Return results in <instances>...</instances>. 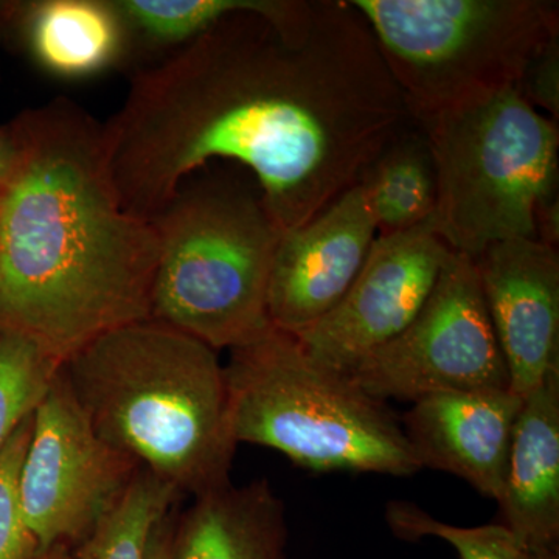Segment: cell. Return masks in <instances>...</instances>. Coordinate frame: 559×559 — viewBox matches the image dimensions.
I'll use <instances>...</instances> for the list:
<instances>
[{
	"mask_svg": "<svg viewBox=\"0 0 559 559\" xmlns=\"http://www.w3.org/2000/svg\"><path fill=\"white\" fill-rule=\"evenodd\" d=\"M139 469L95 432L60 367L33 414L20 474L22 513L40 550L79 546Z\"/></svg>",
	"mask_w": 559,
	"mask_h": 559,
	"instance_id": "cell-9",
	"label": "cell"
},
{
	"mask_svg": "<svg viewBox=\"0 0 559 559\" xmlns=\"http://www.w3.org/2000/svg\"><path fill=\"white\" fill-rule=\"evenodd\" d=\"M285 506L266 479L226 485L176 514L171 559H286Z\"/></svg>",
	"mask_w": 559,
	"mask_h": 559,
	"instance_id": "cell-15",
	"label": "cell"
},
{
	"mask_svg": "<svg viewBox=\"0 0 559 559\" xmlns=\"http://www.w3.org/2000/svg\"><path fill=\"white\" fill-rule=\"evenodd\" d=\"M518 92L533 106L543 108L549 119L557 121L559 117V36L550 40L538 57L535 58L520 84Z\"/></svg>",
	"mask_w": 559,
	"mask_h": 559,
	"instance_id": "cell-23",
	"label": "cell"
},
{
	"mask_svg": "<svg viewBox=\"0 0 559 559\" xmlns=\"http://www.w3.org/2000/svg\"><path fill=\"white\" fill-rule=\"evenodd\" d=\"M180 496L146 469H139L119 502L79 546L76 559H148L151 540Z\"/></svg>",
	"mask_w": 559,
	"mask_h": 559,
	"instance_id": "cell-18",
	"label": "cell"
},
{
	"mask_svg": "<svg viewBox=\"0 0 559 559\" xmlns=\"http://www.w3.org/2000/svg\"><path fill=\"white\" fill-rule=\"evenodd\" d=\"M498 503L528 559H559V370L522 401Z\"/></svg>",
	"mask_w": 559,
	"mask_h": 559,
	"instance_id": "cell-14",
	"label": "cell"
},
{
	"mask_svg": "<svg viewBox=\"0 0 559 559\" xmlns=\"http://www.w3.org/2000/svg\"><path fill=\"white\" fill-rule=\"evenodd\" d=\"M175 510L160 522L151 540L148 559H171L173 528H175Z\"/></svg>",
	"mask_w": 559,
	"mask_h": 559,
	"instance_id": "cell-24",
	"label": "cell"
},
{
	"mask_svg": "<svg viewBox=\"0 0 559 559\" xmlns=\"http://www.w3.org/2000/svg\"><path fill=\"white\" fill-rule=\"evenodd\" d=\"M393 535L401 539L437 538L447 540L460 559H528L527 551L502 524L459 527L430 516L418 506L393 500L385 510Z\"/></svg>",
	"mask_w": 559,
	"mask_h": 559,
	"instance_id": "cell-21",
	"label": "cell"
},
{
	"mask_svg": "<svg viewBox=\"0 0 559 559\" xmlns=\"http://www.w3.org/2000/svg\"><path fill=\"white\" fill-rule=\"evenodd\" d=\"M451 253L429 221L380 235L340 305L296 336L301 347L320 366L349 377L414 322Z\"/></svg>",
	"mask_w": 559,
	"mask_h": 559,
	"instance_id": "cell-10",
	"label": "cell"
},
{
	"mask_svg": "<svg viewBox=\"0 0 559 559\" xmlns=\"http://www.w3.org/2000/svg\"><path fill=\"white\" fill-rule=\"evenodd\" d=\"M237 444L270 448L312 473L407 477L421 469L389 403L325 369L271 326L224 366Z\"/></svg>",
	"mask_w": 559,
	"mask_h": 559,
	"instance_id": "cell-5",
	"label": "cell"
},
{
	"mask_svg": "<svg viewBox=\"0 0 559 559\" xmlns=\"http://www.w3.org/2000/svg\"><path fill=\"white\" fill-rule=\"evenodd\" d=\"M35 414V412H33ZM33 415L0 452V559H39V543L22 513L20 474L31 440Z\"/></svg>",
	"mask_w": 559,
	"mask_h": 559,
	"instance_id": "cell-22",
	"label": "cell"
},
{
	"mask_svg": "<svg viewBox=\"0 0 559 559\" xmlns=\"http://www.w3.org/2000/svg\"><path fill=\"white\" fill-rule=\"evenodd\" d=\"M150 223L159 241L150 319L216 352L271 329L267 289L283 231L257 183L190 176Z\"/></svg>",
	"mask_w": 559,
	"mask_h": 559,
	"instance_id": "cell-4",
	"label": "cell"
},
{
	"mask_svg": "<svg viewBox=\"0 0 559 559\" xmlns=\"http://www.w3.org/2000/svg\"><path fill=\"white\" fill-rule=\"evenodd\" d=\"M369 25L407 112L419 121L516 90L559 36L557 2L349 0Z\"/></svg>",
	"mask_w": 559,
	"mask_h": 559,
	"instance_id": "cell-7",
	"label": "cell"
},
{
	"mask_svg": "<svg viewBox=\"0 0 559 559\" xmlns=\"http://www.w3.org/2000/svg\"><path fill=\"white\" fill-rule=\"evenodd\" d=\"M16 164L0 187V330L60 362L150 319L159 241L121 209L102 124L75 103L27 110L10 128Z\"/></svg>",
	"mask_w": 559,
	"mask_h": 559,
	"instance_id": "cell-2",
	"label": "cell"
},
{
	"mask_svg": "<svg viewBox=\"0 0 559 559\" xmlns=\"http://www.w3.org/2000/svg\"><path fill=\"white\" fill-rule=\"evenodd\" d=\"M60 367L35 341L0 330V452L36 411Z\"/></svg>",
	"mask_w": 559,
	"mask_h": 559,
	"instance_id": "cell-20",
	"label": "cell"
},
{
	"mask_svg": "<svg viewBox=\"0 0 559 559\" xmlns=\"http://www.w3.org/2000/svg\"><path fill=\"white\" fill-rule=\"evenodd\" d=\"M39 559H76L73 547L55 546L51 549L43 551Z\"/></svg>",
	"mask_w": 559,
	"mask_h": 559,
	"instance_id": "cell-26",
	"label": "cell"
},
{
	"mask_svg": "<svg viewBox=\"0 0 559 559\" xmlns=\"http://www.w3.org/2000/svg\"><path fill=\"white\" fill-rule=\"evenodd\" d=\"M20 20L28 53L57 79L98 75L132 49L128 22L109 0H38L22 7Z\"/></svg>",
	"mask_w": 559,
	"mask_h": 559,
	"instance_id": "cell-16",
	"label": "cell"
},
{
	"mask_svg": "<svg viewBox=\"0 0 559 559\" xmlns=\"http://www.w3.org/2000/svg\"><path fill=\"white\" fill-rule=\"evenodd\" d=\"M377 231L359 182L283 231L267 289L271 325L299 336L330 314L358 277Z\"/></svg>",
	"mask_w": 559,
	"mask_h": 559,
	"instance_id": "cell-11",
	"label": "cell"
},
{
	"mask_svg": "<svg viewBox=\"0 0 559 559\" xmlns=\"http://www.w3.org/2000/svg\"><path fill=\"white\" fill-rule=\"evenodd\" d=\"M407 114L349 0H260L140 70L102 124L103 150L135 218L150 223L224 159L252 173L288 231L358 183Z\"/></svg>",
	"mask_w": 559,
	"mask_h": 559,
	"instance_id": "cell-1",
	"label": "cell"
},
{
	"mask_svg": "<svg viewBox=\"0 0 559 559\" xmlns=\"http://www.w3.org/2000/svg\"><path fill=\"white\" fill-rule=\"evenodd\" d=\"M61 371L95 432L180 498L230 484L238 444L216 349L146 319L102 334Z\"/></svg>",
	"mask_w": 559,
	"mask_h": 559,
	"instance_id": "cell-3",
	"label": "cell"
},
{
	"mask_svg": "<svg viewBox=\"0 0 559 559\" xmlns=\"http://www.w3.org/2000/svg\"><path fill=\"white\" fill-rule=\"evenodd\" d=\"M474 264L510 390L525 396L559 370L558 248L538 240L499 242Z\"/></svg>",
	"mask_w": 559,
	"mask_h": 559,
	"instance_id": "cell-12",
	"label": "cell"
},
{
	"mask_svg": "<svg viewBox=\"0 0 559 559\" xmlns=\"http://www.w3.org/2000/svg\"><path fill=\"white\" fill-rule=\"evenodd\" d=\"M16 164V143L10 131H0V187L10 178Z\"/></svg>",
	"mask_w": 559,
	"mask_h": 559,
	"instance_id": "cell-25",
	"label": "cell"
},
{
	"mask_svg": "<svg viewBox=\"0 0 559 559\" xmlns=\"http://www.w3.org/2000/svg\"><path fill=\"white\" fill-rule=\"evenodd\" d=\"M380 235L400 234L428 223L436 209L437 183L426 140L396 139L360 176Z\"/></svg>",
	"mask_w": 559,
	"mask_h": 559,
	"instance_id": "cell-17",
	"label": "cell"
},
{
	"mask_svg": "<svg viewBox=\"0 0 559 559\" xmlns=\"http://www.w3.org/2000/svg\"><path fill=\"white\" fill-rule=\"evenodd\" d=\"M436 171L430 226L476 260L513 240H536V209L558 193L557 121L511 87L423 120Z\"/></svg>",
	"mask_w": 559,
	"mask_h": 559,
	"instance_id": "cell-6",
	"label": "cell"
},
{
	"mask_svg": "<svg viewBox=\"0 0 559 559\" xmlns=\"http://www.w3.org/2000/svg\"><path fill=\"white\" fill-rule=\"evenodd\" d=\"M135 40L171 51L237 11L253 9L260 0H116Z\"/></svg>",
	"mask_w": 559,
	"mask_h": 559,
	"instance_id": "cell-19",
	"label": "cell"
},
{
	"mask_svg": "<svg viewBox=\"0 0 559 559\" xmlns=\"http://www.w3.org/2000/svg\"><path fill=\"white\" fill-rule=\"evenodd\" d=\"M349 378L385 403H415L439 393L509 390V369L474 260L452 252L414 322L364 359Z\"/></svg>",
	"mask_w": 559,
	"mask_h": 559,
	"instance_id": "cell-8",
	"label": "cell"
},
{
	"mask_svg": "<svg viewBox=\"0 0 559 559\" xmlns=\"http://www.w3.org/2000/svg\"><path fill=\"white\" fill-rule=\"evenodd\" d=\"M522 401L510 389L439 393L412 403L401 426L421 469L450 473L498 502Z\"/></svg>",
	"mask_w": 559,
	"mask_h": 559,
	"instance_id": "cell-13",
	"label": "cell"
}]
</instances>
